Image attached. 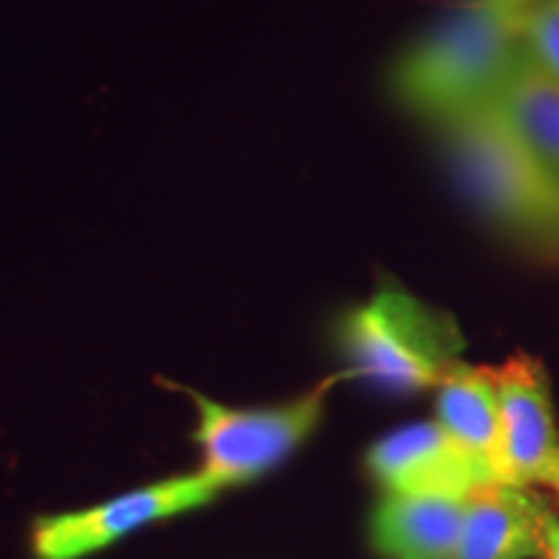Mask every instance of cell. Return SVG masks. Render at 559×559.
Here are the masks:
<instances>
[{
	"label": "cell",
	"mask_w": 559,
	"mask_h": 559,
	"mask_svg": "<svg viewBox=\"0 0 559 559\" xmlns=\"http://www.w3.org/2000/svg\"><path fill=\"white\" fill-rule=\"evenodd\" d=\"M531 0H469L400 55L391 96L409 115L438 124L492 102L523 50Z\"/></svg>",
	"instance_id": "obj_1"
},
{
	"label": "cell",
	"mask_w": 559,
	"mask_h": 559,
	"mask_svg": "<svg viewBox=\"0 0 559 559\" xmlns=\"http://www.w3.org/2000/svg\"><path fill=\"white\" fill-rule=\"evenodd\" d=\"M453 177L481 215L539 254L559 257V179L492 102L438 124Z\"/></svg>",
	"instance_id": "obj_2"
},
{
	"label": "cell",
	"mask_w": 559,
	"mask_h": 559,
	"mask_svg": "<svg viewBox=\"0 0 559 559\" xmlns=\"http://www.w3.org/2000/svg\"><path fill=\"white\" fill-rule=\"evenodd\" d=\"M337 342L353 379L415 394L438 389L466 342L451 313L432 309L400 285L376 290L337 324Z\"/></svg>",
	"instance_id": "obj_3"
},
{
	"label": "cell",
	"mask_w": 559,
	"mask_h": 559,
	"mask_svg": "<svg viewBox=\"0 0 559 559\" xmlns=\"http://www.w3.org/2000/svg\"><path fill=\"white\" fill-rule=\"evenodd\" d=\"M353 373H334L298 400L272 407H228L190 391L198 428L192 432L200 449V474L223 489L251 485L288 461L324 417L332 389Z\"/></svg>",
	"instance_id": "obj_4"
},
{
	"label": "cell",
	"mask_w": 559,
	"mask_h": 559,
	"mask_svg": "<svg viewBox=\"0 0 559 559\" xmlns=\"http://www.w3.org/2000/svg\"><path fill=\"white\" fill-rule=\"evenodd\" d=\"M221 495L200 472L174 474L96 506L39 515L29 528L34 559H88L153 523L205 508Z\"/></svg>",
	"instance_id": "obj_5"
},
{
	"label": "cell",
	"mask_w": 559,
	"mask_h": 559,
	"mask_svg": "<svg viewBox=\"0 0 559 559\" xmlns=\"http://www.w3.org/2000/svg\"><path fill=\"white\" fill-rule=\"evenodd\" d=\"M510 485L544 487L559 495V428L547 368L534 355L515 353L495 368Z\"/></svg>",
	"instance_id": "obj_6"
},
{
	"label": "cell",
	"mask_w": 559,
	"mask_h": 559,
	"mask_svg": "<svg viewBox=\"0 0 559 559\" xmlns=\"http://www.w3.org/2000/svg\"><path fill=\"white\" fill-rule=\"evenodd\" d=\"M366 464L389 495L466 498L477 487L495 481L472 453L440 428L438 419L389 432L370 445Z\"/></svg>",
	"instance_id": "obj_7"
},
{
	"label": "cell",
	"mask_w": 559,
	"mask_h": 559,
	"mask_svg": "<svg viewBox=\"0 0 559 559\" xmlns=\"http://www.w3.org/2000/svg\"><path fill=\"white\" fill-rule=\"evenodd\" d=\"M436 419L466 453H472L489 477L510 485L506 430L495 368L456 360L438 383Z\"/></svg>",
	"instance_id": "obj_8"
},
{
	"label": "cell",
	"mask_w": 559,
	"mask_h": 559,
	"mask_svg": "<svg viewBox=\"0 0 559 559\" xmlns=\"http://www.w3.org/2000/svg\"><path fill=\"white\" fill-rule=\"evenodd\" d=\"M542 506L526 487L489 481L466 498L453 559H544Z\"/></svg>",
	"instance_id": "obj_9"
},
{
	"label": "cell",
	"mask_w": 559,
	"mask_h": 559,
	"mask_svg": "<svg viewBox=\"0 0 559 559\" xmlns=\"http://www.w3.org/2000/svg\"><path fill=\"white\" fill-rule=\"evenodd\" d=\"M466 498L386 492L370 515V544L383 559H453Z\"/></svg>",
	"instance_id": "obj_10"
},
{
	"label": "cell",
	"mask_w": 559,
	"mask_h": 559,
	"mask_svg": "<svg viewBox=\"0 0 559 559\" xmlns=\"http://www.w3.org/2000/svg\"><path fill=\"white\" fill-rule=\"evenodd\" d=\"M492 104L559 179V83L544 73L526 47L510 62Z\"/></svg>",
	"instance_id": "obj_11"
},
{
	"label": "cell",
	"mask_w": 559,
	"mask_h": 559,
	"mask_svg": "<svg viewBox=\"0 0 559 559\" xmlns=\"http://www.w3.org/2000/svg\"><path fill=\"white\" fill-rule=\"evenodd\" d=\"M523 47L559 83V0H531L523 21Z\"/></svg>",
	"instance_id": "obj_12"
},
{
	"label": "cell",
	"mask_w": 559,
	"mask_h": 559,
	"mask_svg": "<svg viewBox=\"0 0 559 559\" xmlns=\"http://www.w3.org/2000/svg\"><path fill=\"white\" fill-rule=\"evenodd\" d=\"M542 536H544V559H559V515L547 502L542 506Z\"/></svg>",
	"instance_id": "obj_13"
},
{
	"label": "cell",
	"mask_w": 559,
	"mask_h": 559,
	"mask_svg": "<svg viewBox=\"0 0 559 559\" xmlns=\"http://www.w3.org/2000/svg\"><path fill=\"white\" fill-rule=\"evenodd\" d=\"M557 500H559V495H557Z\"/></svg>",
	"instance_id": "obj_14"
}]
</instances>
